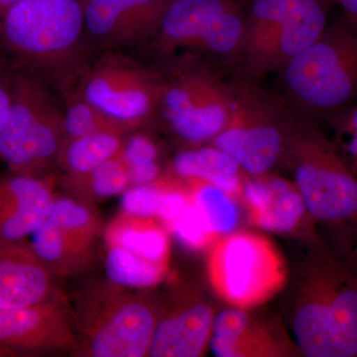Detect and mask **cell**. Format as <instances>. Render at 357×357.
Masks as SVG:
<instances>
[{
	"instance_id": "obj_1",
	"label": "cell",
	"mask_w": 357,
	"mask_h": 357,
	"mask_svg": "<svg viewBox=\"0 0 357 357\" xmlns=\"http://www.w3.org/2000/svg\"><path fill=\"white\" fill-rule=\"evenodd\" d=\"M296 287L294 340L307 357H357V267L328 252L305 264Z\"/></svg>"
},
{
	"instance_id": "obj_2",
	"label": "cell",
	"mask_w": 357,
	"mask_h": 357,
	"mask_svg": "<svg viewBox=\"0 0 357 357\" xmlns=\"http://www.w3.org/2000/svg\"><path fill=\"white\" fill-rule=\"evenodd\" d=\"M275 93L307 119L325 123L357 103V25L340 13L316 41L277 73Z\"/></svg>"
},
{
	"instance_id": "obj_3",
	"label": "cell",
	"mask_w": 357,
	"mask_h": 357,
	"mask_svg": "<svg viewBox=\"0 0 357 357\" xmlns=\"http://www.w3.org/2000/svg\"><path fill=\"white\" fill-rule=\"evenodd\" d=\"M285 107V159L312 220L354 234L357 173L321 124Z\"/></svg>"
},
{
	"instance_id": "obj_4",
	"label": "cell",
	"mask_w": 357,
	"mask_h": 357,
	"mask_svg": "<svg viewBox=\"0 0 357 357\" xmlns=\"http://www.w3.org/2000/svg\"><path fill=\"white\" fill-rule=\"evenodd\" d=\"M0 39L27 72L63 86L83 64L84 0H17L2 17Z\"/></svg>"
},
{
	"instance_id": "obj_5",
	"label": "cell",
	"mask_w": 357,
	"mask_h": 357,
	"mask_svg": "<svg viewBox=\"0 0 357 357\" xmlns=\"http://www.w3.org/2000/svg\"><path fill=\"white\" fill-rule=\"evenodd\" d=\"M335 8L333 0H248L234 72L256 79L277 74L321 36Z\"/></svg>"
},
{
	"instance_id": "obj_6",
	"label": "cell",
	"mask_w": 357,
	"mask_h": 357,
	"mask_svg": "<svg viewBox=\"0 0 357 357\" xmlns=\"http://www.w3.org/2000/svg\"><path fill=\"white\" fill-rule=\"evenodd\" d=\"M248 0H170L152 42L167 59L185 51L234 72L238 65Z\"/></svg>"
},
{
	"instance_id": "obj_7",
	"label": "cell",
	"mask_w": 357,
	"mask_h": 357,
	"mask_svg": "<svg viewBox=\"0 0 357 357\" xmlns=\"http://www.w3.org/2000/svg\"><path fill=\"white\" fill-rule=\"evenodd\" d=\"M229 123L210 143L229 155L251 177L267 175L285 159V107L260 79L230 72Z\"/></svg>"
},
{
	"instance_id": "obj_8",
	"label": "cell",
	"mask_w": 357,
	"mask_h": 357,
	"mask_svg": "<svg viewBox=\"0 0 357 357\" xmlns=\"http://www.w3.org/2000/svg\"><path fill=\"white\" fill-rule=\"evenodd\" d=\"M66 138L65 114L39 77L14 72L11 100L0 131V159L11 172L43 177Z\"/></svg>"
},
{
	"instance_id": "obj_9",
	"label": "cell",
	"mask_w": 357,
	"mask_h": 357,
	"mask_svg": "<svg viewBox=\"0 0 357 357\" xmlns=\"http://www.w3.org/2000/svg\"><path fill=\"white\" fill-rule=\"evenodd\" d=\"M208 250V280L229 307L252 310L261 306L287 281L281 253L261 234L234 230L218 237Z\"/></svg>"
},
{
	"instance_id": "obj_10",
	"label": "cell",
	"mask_w": 357,
	"mask_h": 357,
	"mask_svg": "<svg viewBox=\"0 0 357 357\" xmlns=\"http://www.w3.org/2000/svg\"><path fill=\"white\" fill-rule=\"evenodd\" d=\"M83 303L77 314V356H148L160 310L140 295L124 292L110 282Z\"/></svg>"
},
{
	"instance_id": "obj_11",
	"label": "cell",
	"mask_w": 357,
	"mask_h": 357,
	"mask_svg": "<svg viewBox=\"0 0 357 357\" xmlns=\"http://www.w3.org/2000/svg\"><path fill=\"white\" fill-rule=\"evenodd\" d=\"M163 77L158 114L170 130L190 145L210 143L229 123L232 93L217 66L188 61Z\"/></svg>"
},
{
	"instance_id": "obj_12",
	"label": "cell",
	"mask_w": 357,
	"mask_h": 357,
	"mask_svg": "<svg viewBox=\"0 0 357 357\" xmlns=\"http://www.w3.org/2000/svg\"><path fill=\"white\" fill-rule=\"evenodd\" d=\"M162 84L158 73L107 55L86 73L81 93L105 114L138 128L158 114Z\"/></svg>"
},
{
	"instance_id": "obj_13",
	"label": "cell",
	"mask_w": 357,
	"mask_h": 357,
	"mask_svg": "<svg viewBox=\"0 0 357 357\" xmlns=\"http://www.w3.org/2000/svg\"><path fill=\"white\" fill-rule=\"evenodd\" d=\"M79 345L64 300L25 307H0V347L11 354L76 351Z\"/></svg>"
},
{
	"instance_id": "obj_14",
	"label": "cell",
	"mask_w": 357,
	"mask_h": 357,
	"mask_svg": "<svg viewBox=\"0 0 357 357\" xmlns=\"http://www.w3.org/2000/svg\"><path fill=\"white\" fill-rule=\"evenodd\" d=\"M170 0H84L86 37L103 48L149 41Z\"/></svg>"
},
{
	"instance_id": "obj_15",
	"label": "cell",
	"mask_w": 357,
	"mask_h": 357,
	"mask_svg": "<svg viewBox=\"0 0 357 357\" xmlns=\"http://www.w3.org/2000/svg\"><path fill=\"white\" fill-rule=\"evenodd\" d=\"M243 181L237 201L248 222L278 234H297L312 220L294 183L270 174Z\"/></svg>"
},
{
	"instance_id": "obj_16",
	"label": "cell",
	"mask_w": 357,
	"mask_h": 357,
	"mask_svg": "<svg viewBox=\"0 0 357 357\" xmlns=\"http://www.w3.org/2000/svg\"><path fill=\"white\" fill-rule=\"evenodd\" d=\"M229 307L215 314L210 349L218 357H286L301 354L274 324Z\"/></svg>"
},
{
	"instance_id": "obj_17",
	"label": "cell",
	"mask_w": 357,
	"mask_h": 357,
	"mask_svg": "<svg viewBox=\"0 0 357 357\" xmlns=\"http://www.w3.org/2000/svg\"><path fill=\"white\" fill-rule=\"evenodd\" d=\"M53 199L50 178L0 176V246L27 241L46 220Z\"/></svg>"
},
{
	"instance_id": "obj_18",
	"label": "cell",
	"mask_w": 357,
	"mask_h": 357,
	"mask_svg": "<svg viewBox=\"0 0 357 357\" xmlns=\"http://www.w3.org/2000/svg\"><path fill=\"white\" fill-rule=\"evenodd\" d=\"M215 314L206 301L190 297L160 311L147 356H203L210 347Z\"/></svg>"
},
{
	"instance_id": "obj_19",
	"label": "cell",
	"mask_w": 357,
	"mask_h": 357,
	"mask_svg": "<svg viewBox=\"0 0 357 357\" xmlns=\"http://www.w3.org/2000/svg\"><path fill=\"white\" fill-rule=\"evenodd\" d=\"M54 276L27 241L0 246V307L63 300Z\"/></svg>"
},
{
	"instance_id": "obj_20",
	"label": "cell",
	"mask_w": 357,
	"mask_h": 357,
	"mask_svg": "<svg viewBox=\"0 0 357 357\" xmlns=\"http://www.w3.org/2000/svg\"><path fill=\"white\" fill-rule=\"evenodd\" d=\"M31 236L32 248L55 275L79 273L93 261L95 241L63 229L50 220H45Z\"/></svg>"
},
{
	"instance_id": "obj_21",
	"label": "cell",
	"mask_w": 357,
	"mask_h": 357,
	"mask_svg": "<svg viewBox=\"0 0 357 357\" xmlns=\"http://www.w3.org/2000/svg\"><path fill=\"white\" fill-rule=\"evenodd\" d=\"M178 177L197 178L215 185L237 201L243 181L241 169L229 155L213 146L181 152L173 162Z\"/></svg>"
},
{
	"instance_id": "obj_22",
	"label": "cell",
	"mask_w": 357,
	"mask_h": 357,
	"mask_svg": "<svg viewBox=\"0 0 357 357\" xmlns=\"http://www.w3.org/2000/svg\"><path fill=\"white\" fill-rule=\"evenodd\" d=\"M166 229L152 218L123 213L109 227L105 238L107 244L121 246L149 261L168 265L170 249Z\"/></svg>"
},
{
	"instance_id": "obj_23",
	"label": "cell",
	"mask_w": 357,
	"mask_h": 357,
	"mask_svg": "<svg viewBox=\"0 0 357 357\" xmlns=\"http://www.w3.org/2000/svg\"><path fill=\"white\" fill-rule=\"evenodd\" d=\"M122 147L121 136L112 134L66 137L57 162L68 176L84 175L121 155Z\"/></svg>"
},
{
	"instance_id": "obj_24",
	"label": "cell",
	"mask_w": 357,
	"mask_h": 357,
	"mask_svg": "<svg viewBox=\"0 0 357 357\" xmlns=\"http://www.w3.org/2000/svg\"><path fill=\"white\" fill-rule=\"evenodd\" d=\"M168 265L158 264L134 255L128 249L107 244L105 272L109 282L123 288H150L167 273Z\"/></svg>"
},
{
	"instance_id": "obj_25",
	"label": "cell",
	"mask_w": 357,
	"mask_h": 357,
	"mask_svg": "<svg viewBox=\"0 0 357 357\" xmlns=\"http://www.w3.org/2000/svg\"><path fill=\"white\" fill-rule=\"evenodd\" d=\"M188 190L190 202L215 236H225L236 230L239 220L236 199L215 185L197 178H190Z\"/></svg>"
},
{
	"instance_id": "obj_26",
	"label": "cell",
	"mask_w": 357,
	"mask_h": 357,
	"mask_svg": "<svg viewBox=\"0 0 357 357\" xmlns=\"http://www.w3.org/2000/svg\"><path fill=\"white\" fill-rule=\"evenodd\" d=\"M66 137L95 134L121 136L135 130L134 126L119 121L88 102L82 93L70 96L65 112Z\"/></svg>"
},
{
	"instance_id": "obj_27",
	"label": "cell",
	"mask_w": 357,
	"mask_h": 357,
	"mask_svg": "<svg viewBox=\"0 0 357 357\" xmlns=\"http://www.w3.org/2000/svg\"><path fill=\"white\" fill-rule=\"evenodd\" d=\"M68 177L70 189L91 199H107L123 194L130 187L128 168L121 154L98 166L91 172Z\"/></svg>"
},
{
	"instance_id": "obj_28",
	"label": "cell",
	"mask_w": 357,
	"mask_h": 357,
	"mask_svg": "<svg viewBox=\"0 0 357 357\" xmlns=\"http://www.w3.org/2000/svg\"><path fill=\"white\" fill-rule=\"evenodd\" d=\"M46 220L63 229L96 241L100 223L95 211L84 203L67 197H54Z\"/></svg>"
},
{
	"instance_id": "obj_29",
	"label": "cell",
	"mask_w": 357,
	"mask_h": 357,
	"mask_svg": "<svg viewBox=\"0 0 357 357\" xmlns=\"http://www.w3.org/2000/svg\"><path fill=\"white\" fill-rule=\"evenodd\" d=\"M168 229L192 250L208 249L218 238L191 202Z\"/></svg>"
},
{
	"instance_id": "obj_30",
	"label": "cell",
	"mask_w": 357,
	"mask_h": 357,
	"mask_svg": "<svg viewBox=\"0 0 357 357\" xmlns=\"http://www.w3.org/2000/svg\"><path fill=\"white\" fill-rule=\"evenodd\" d=\"M333 131V142L357 173V103L326 119Z\"/></svg>"
},
{
	"instance_id": "obj_31",
	"label": "cell",
	"mask_w": 357,
	"mask_h": 357,
	"mask_svg": "<svg viewBox=\"0 0 357 357\" xmlns=\"http://www.w3.org/2000/svg\"><path fill=\"white\" fill-rule=\"evenodd\" d=\"M166 181H155L148 185H131L123 192V213L136 218H156L165 189Z\"/></svg>"
},
{
	"instance_id": "obj_32",
	"label": "cell",
	"mask_w": 357,
	"mask_h": 357,
	"mask_svg": "<svg viewBox=\"0 0 357 357\" xmlns=\"http://www.w3.org/2000/svg\"><path fill=\"white\" fill-rule=\"evenodd\" d=\"M189 190L178 187L173 182H167L157 220L163 223L166 229L175 222L187 204H189Z\"/></svg>"
},
{
	"instance_id": "obj_33",
	"label": "cell",
	"mask_w": 357,
	"mask_h": 357,
	"mask_svg": "<svg viewBox=\"0 0 357 357\" xmlns=\"http://www.w3.org/2000/svg\"><path fill=\"white\" fill-rule=\"evenodd\" d=\"M122 160L126 167L156 161L158 149L149 138L135 135L123 143Z\"/></svg>"
},
{
	"instance_id": "obj_34",
	"label": "cell",
	"mask_w": 357,
	"mask_h": 357,
	"mask_svg": "<svg viewBox=\"0 0 357 357\" xmlns=\"http://www.w3.org/2000/svg\"><path fill=\"white\" fill-rule=\"evenodd\" d=\"M14 72L0 60V131L6 123L11 100Z\"/></svg>"
},
{
	"instance_id": "obj_35",
	"label": "cell",
	"mask_w": 357,
	"mask_h": 357,
	"mask_svg": "<svg viewBox=\"0 0 357 357\" xmlns=\"http://www.w3.org/2000/svg\"><path fill=\"white\" fill-rule=\"evenodd\" d=\"M131 185H148L158 180L160 168L156 161L126 167Z\"/></svg>"
},
{
	"instance_id": "obj_36",
	"label": "cell",
	"mask_w": 357,
	"mask_h": 357,
	"mask_svg": "<svg viewBox=\"0 0 357 357\" xmlns=\"http://www.w3.org/2000/svg\"><path fill=\"white\" fill-rule=\"evenodd\" d=\"M333 2L344 18L357 25V0H333Z\"/></svg>"
},
{
	"instance_id": "obj_37",
	"label": "cell",
	"mask_w": 357,
	"mask_h": 357,
	"mask_svg": "<svg viewBox=\"0 0 357 357\" xmlns=\"http://www.w3.org/2000/svg\"><path fill=\"white\" fill-rule=\"evenodd\" d=\"M16 1L17 0H0V16L3 17L9 7L13 6Z\"/></svg>"
},
{
	"instance_id": "obj_38",
	"label": "cell",
	"mask_w": 357,
	"mask_h": 357,
	"mask_svg": "<svg viewBox=\"0 0 357 357\" xmlns=\"http://www.w3.org/2000/svg\"><path fill=\"white\" fill-rule=\"evenodd\" d=\"M2 31V17L0 16V36H1Z\"/></svg>"
},
{
	"instance_id": "obj_39",
	"label": "cell",
	"mask_w": 357,
	"mask_h": 357,
	"mask_svg": "<svg viewBox=\"0 0 357 357\" xmlns=\"http://www.w3.org/2000/svg\"><path fill=\"white\" fill-rule=\"evenodd\" d=\"M352 236H354V238L356 239V243H357V229L356 230V232H354V234H352ZM356 252H357V250H356Z\"/></svg>"
},
{
	"instance_id": "obj_40",
	"label": "cell",
	"mask_w": 357,
	"mask_h": 357,
	"mask_svg": "<svg viewBox=\"0 0 357 357\" xmlns=\"http://www.w3.org/2000/svg\"><path fill=\"white\" fill-rule=\"evenodd\" d=\"M1 354H4V351H2L1 347H0V356H1Z\"/></svg>"
}]
</instances>
